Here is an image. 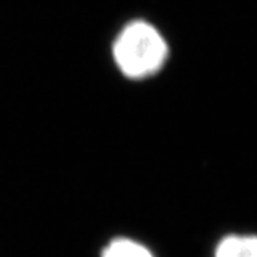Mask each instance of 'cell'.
<instances>
[{"label": "cell", "instance_id": "cell-1", "mask_svg": "<svg viewBox=\"0 0 257 257\" xmlns=\"http://www.w3.org/2000/svg\"><path fill=\"white\" fill-rule=\"evenodd\" d=\"M111 69L121 80L145 83L159 77L172 57V45L159 25L143 16L124 20L109 40Z\"/></svg>", "mask_w": 257, "mask_h": 257}, {"label": "cell", "instance_id": "cell-2", "mask_svg": "<svg viewBox=\"0 0 257 257\" xmlns=\"http://www.w3.org/2000/svg\"><path fill=\"white\" fill-rule=\"evenodd\" d=\"M213 257H257V234H226L216 244Z\"/></svg>", "mask_w": 257, "mask_h": 257}, {"label": "cell", "instance_id": "cell-3", "mask_svg": "<svg viewBox=\"0 0 257 257\" xmlns=\"http://www.w3.org/2000/svg\"><path fill=\"white\" fill-rule=\"evenodd\" d=\"M101 257H155L153 253L136 240L127 237L113 239L103 248Z\"/></svg>", "mask_w": 257, "mask_h": 257}]
</instances>
